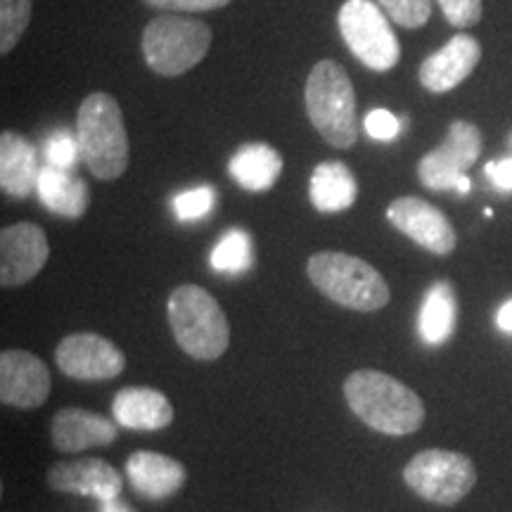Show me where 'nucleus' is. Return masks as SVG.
<instances>
[{
	"label": "nucleus",
	"instance_id": "obj_21",
	"mask_svg": "<svg viewBox=\"0 0 512 512\" xmlns=\"http://www.w3.org/2000/svg\"><path fill=\"white\" fill-rule=\"evenodd\" d=\"M230 176L238 181L245 190L264 192L273 188L275 181L283 171V157L275 147L266 143H249L242 145L228 164Z\"/></svg>",
	"mask_w": 512,
	"mask_h": 512
},
{
	"label": "nucleus",
	"instance_id": "obj_33",
	"mask_svg": "<svg viewBox=\"0 0 512 512\" xmlns=\"http://www.w3.org/2000/svg\"><path fill=\"white\" fill-rule=\"evenodd\" d=\"M496 323H498V328H501V330L512 332V302H508L501 311H498Z\"/></svg>",
	"mask_w": 512,
	"mask_h": 512
},
{
	"label": "nucleus",
	"instance_id": "obj_19",
	"mask_svg": "<svg viewBox=\"0 0 512 512\" xmlns=\"http://www.w3.org/2000/svg\"><path fill=\"white\" fill-rule=\"evenodd\" d=\"M38 159L34 145L15 131L0 136V188L15 200H27L38 185Z\"/></svg>",
	"mask_w": 512,
	"mask_h": 512
},
{
	"label": "nucleus",
	"instance_id": "obj_9",
	"mask_svg": "<svg viewBox=\"0 0 512 512\" xmlns=\"http://www.w3.org/2000/svg\"><path fill=\"white\" fill-rule=\"evenodd\" d=\"M479 152H482L479 128L470 121H453L444 143L420 159V183L434 192L458 190L460 195H467L470 192L467 169H472V164L477 162Z\"/></svg>",
	"mask_w": 512,
	"mask_h": 512
},
{
	"label": "nucleus",
	"instance_id": "obj_15",
	"mask_svg": "<svg viewBox=\"0 0 512 512\" xmlns=\"http://www.w3.org/2000/svg\"><path fill=\"white\" fill-rule=\"evenodd\" d=\"M482 46L475 36L458 34L420 64V83L430 93H448L475 72Z\"/></svg>",
	"mask_w": 512,
	"mask_h": 512
},
{
	"label": "nucleus",
	"instance_id": "obj_27",
	"mask_svg": "<svg viewBox=\"0 0 512 512\" xmlns=\"http://www.w3.org/2000/svg\"><path fill=\"white\" fill-rule=\"evenodd\" d=\"M216 204V192L209 185H200V188L185 190L174 200V211L181 221H197L204 219Z\"/></svg>",
	"mask_w": 512,
	"mask_h": 512
},
{
	"label": "nucleus",
	"instance_id": "obj_22",
	"mask_svg": "<svg viewBox=\"0 0 512 512\" xmlns=\"http://www.w3.org/2000/svg\"><path fill=\"white\" fill-rule=\"evenodd\" d=\"M309 195L318 211L337 214L356 202V178L344 162H323L313 169Z\"/></svg>",
	"mask_w": 512,
	"mask_h": 512
},
{
	"label": "nucleus",
	"instance_id": "obj_4",
	"mask_svg": "<svg viewBox=\"0 0 512 512\" xmlns=\"http://www.w3.org/2000/svg\"><path fill=\"white\" fill-rule=\"evenodd\" d=\"M306 273L318 292L351 311H380L392 297L382 273L354 254L318 252L306 264Z\"/></svg>",
	"mask_w": 512,
	"mask_h": 512
},
{
	"label": "nucleus",
	"instance_id": "obj_2",
	"mask_svg": "<svg viewBox=\"0 0 512 512\" xmlns=\"http://www.w3.org/2000/svg\"><path fill=\"white\" fill-rule=\"evenodd\" d=\"M178 347L197 361H216L230 344V323L211 294L200 285H181L166 304Z\"/></svg>",
	"mask_w": 512,
	"mask_h": 512
},
{
	"label": "nucleus",
	"instance_id": "obj_25",
	"mask_svg": "<svg viewBox=\"0 0 512 512\" xmlns=\"http://www.w3.org/2000/svg\"><path fill=\"white\" fill-rule=\"evenodd\" d=\"M31 0H0V53L8 55L29 27Z\"/></svg>",
	"mask_w": 512,
	"mask_h": 512
},
{
	"label": "nucleus",
	"instance_id": "obj_8",
	"mask_svg": "<svg viewBox=\"0 0 512 512\" xmlns=\"http://www.w3.org/2000/svg\"><path fill=\"white\" fill-rule=\"evenodd\" d=\"M403 479L425 501L437 505H456L477 484L475 463L463 453L430 448L408 460Z\"/></svg>",
	"mask_w": 512,
	"mask_h": 512
},
{
	"label": "nucleus",
	"instance_id": "obj_11",
	"mask_svg": "<svg viewBox=\"0 0 512 512\" xmlns=\"http://www.w3.org/2000/svg\"><path fill=\"white\" fill-rule=\"evenodd\" d=\"M387 219L396 230L408 235L415 245L437 256H448L456 249V230L446 214L420 197H399L387 207Z\"/></svg>",
	"mask_w": 512,
	"mask_h": 512
},
{
	"label": "nucleus",
	"instance_id": "obj_3",
	"mask_svg": "<svg viewBox=\"0 0 512 512\" xmlns=\"http://www.w3.org/2000/svg\"><path fill=\"white\" fill-rule=\"evenodd\" d=\"M81 157L100 181H114L128 166V136L119 102L110 93H91L76 117Z\"/></svg>",
	"mask_w": 512,
	"mask_h": 512
},
{
	"label": "nucleus",
	"instance_id": "obj_5",
	"mask_svg": "<svg viewBox=\"0 0 512 512\" xmlns=\"http://www.w3.org/2000/svg\"><path fill=\"white\" fill-rule=\"evenodd\" d=\"M306 114L325 143L349 150L356 143V98L342 64L320 60L306 79Z\"/></svg>",
	"mask_w": 512,
	"mask_h": 512
},
{
	"label": "nucleus",
	"instance_id": "obj_29",
	"mask_svg": "<svg viewBox=\"0 0 512 512\" xmlns=\"http://www.w3.org/2000/svg\"><path fill=\"white\" fill-rule=\"evenodd\" d=\"M441 10L448 19V24L456 29L475 27L482 19V0H439Z\"/></svg>",
	"mask_w": 512,
	"mask_h": 512
},
{
	"label": "nucleus",
	"instance_id": "obj_13",
	"mask_svg": "<svg viewBox=\"0 0 512 512\" xmlns=\"http://www.w3.org/2000/svg\"><path fill=\"white\" fill-rule=\"evenodd\" d=\"M48 366L36 354L8 349L0 354V399L5 406L31 408L43 406L50 394Z\"/></svg>",
	"mask_w": 512,
	"mask_h": 512
},
{
	"label": "nucleus",
	"instance_id": "obj_35",
	"mask_svg": "<svg viewBox=\"0 0 512 512\" xmlns=\"http://www.w3.org/2000/svg\"><path fill=\"white\" fill-rule=\"evenodd\" d=\"M508 145H510V150H512V131H510V136H508Z\"/></svg>",
	"mask_w": 512,
	"mask_h": 512
},
{
	"label": "nucleus",
	"instance_id": "obj_34",
	"mask_svg": "<svg viewBox=\"0 0 512 512\" xmlns=\"http://www.w3.org/2000/svg\"><path fill=\"white\" fill-rule=\"evenodd\" d=\"M100 512H133V510L126 508V505L119 501H107V503H100Z\"/></svg>",
	"mask_w": 512,
	"mask_h": 512
},
{
	"label": "nucleus",
	"instance_id": "obj_17",
	"mask_svg": "<svg viewBox=\"0 0 512 512\" xmlns=\"http://www.w3.org/2000/svg\"><path fill=\"white\" fill-rule=\"evenodd\" d=\"M126 477L140 496L150 501L174 496L183 489L188 472L183 463L155 451H136L126 460Z\"/></svg>",
	"mask_w": 512,
	"mask_h": 512
},
{
	"label": "nucleus",
	"instance_id": "obj_12",
	"mask_svg": "<svg viewBox=\"0 0 512 512\" xmlns=\"http://www.w3.org/2000/svg\"><path fill=\"white\" fill-rule=\"evenodd\" d=\"M50 256L46 233L36 223H15L0 230V283L19 287L41 273Z\"/></svg>",
	"mask_w": 512,
	"mask_h": 512
},
{
	"label": "nucleus",
	"instance_id": "obj_28",
	"mask_svg": "<svg viewBox=\"0 0 512 512\" xmlns=\"http://www.w3.org/2000/svg\"><path fill=\"white\" fill-rule=\"evenodd\" d=\"M43 155H46L48 166L72 171L76 159H79V155H81L79 138L69 136L67 131H57L46 140V150H43Z\"/></svg>",
	"mask_w": 512,
	"mask_h": 512
},
{
	"label": "nucleus",
	"instance_id": "obj_32",
	"mask_svg": "<svg viewBox=\"0 0 512 512\" xmlns=\"http://www.w3.org/2000/svg\"><path fill=\"white\" fill-rule=\"evenodd\" d=\"M484 171L498 190L512 192V157L501 159V162H489L484 166Z\"/></svg>",
	"mask_w": 512,
	"mask_h": 512
},
{
	"label": "nucleus",
	"instance_id": "obj_20",
	"mask_svg": "<svg viewBox=\"0 0 512 512\" xmlns=\"http://www.w3.org/2000/svg\"><path fill=\"white\" fill-rule=\"evenodd\" d=\"M36 192L48 211L64 219H81L91 202L88 185L69 169H55V166L41 169Z\"/></svg>",
	"mask_w": 512,
	"mask_h": 512
},
{
	"label": "nucleus",
	"instance_id": "obj_24",
	"mask_svg": "<svg viewBox=\"0 0 512 512\" xmlns=\"http://www.w3.org/2000/svg\"><path fill=\"white\" fill-rule=\"evenodd\" d=\"M254 264L252 238L245 230L233 228L219 240V245L211 252V268L219 273H245Z\"/></svg>",
	"mask_w": 512,
	"mask_h": 512
},
{
	"label": "nucleus",
	"instance_id": "obj_26",
	"mask_svg": "<svg viewBox=\"0 0 512 512\" xmlns=\"http://www.w3.org/2000/svg\"><path fill=\"white\" fill-rule=\"evenodd\" d=\"M377 5L387 12L392 22L406 29L425 27L432 17L430 0H377Z\"/></svg>",
	"mask_w": 512,
	"mask_h": 512
},
{
	"label": "nucleus",
	"instance_id": "obj_18",
	"mask_svg": "<svg viewBox=\"0 0 512 512\" xmlns=\"http://www.w3.org/2000/svg\"><path fill=\"white\" fill-rule=\"evenodd\" d=\"M112 415L126 430L157 432L174 422V406L159 389L126 387L114 396Z\"/></svg>",
	"mask_w": 512,
	"mask_h": 512
},
{
	"label": "nucleus",
	"instance_id": "obj_14",
	"mask_svg": "<svg viewBox=\"0 0 512 512\" xmlns=\"http://www.w3.org/2000/svg\"><path fill=\"white\" fill-rule=\"evenodd\" d=\"M48 486L60 494L91 496L100 503L117 501L124 479L102 458H76L55 463L48 470Z\"/></svg>",
	"mask_w": 512,
	"mask_h": 512
},
{
	"label": "nucleus",
	"instance_id": "obj_7",
	"mask_svg": "<svg viewBox=\"0 0 512 512\" xmlns=\"http://www.w3.org/2000/svg\"><path fill=\"white\" fill-rule=\"evenodd\" d=\"M339 34L351 53L373 72H389L401 57L399 38L373 0H347L337 15Z\"/></svg>",
	"mask_w": 512,
	"mask_h": 512
},
{
	"label": "nucleus",
	"instance_id": "obj_23",
	"mask_svg": "<svg viewBox=\"0 0 512 512\" xmlns=\"http://www.w3.org/2000/svg\"><path fill=\"white\" fill-rule=\"evenodd\" d=\"M456 313L458 306L451 283H446V280L434 283L430 290H427L425 302H422L420 309V337L425 339L427 344H432V347L444 344L446 339L453 335V328H456Z\"/></svg>",
	"mask_w": 512,
	"mask_h": 512
},
{
	"label": "nucleus",
	"instance_id": "obj_10",
	"mask_svg": "<svg viewBox=\"0 0 512 512\" xmlns=\"http://www.w3.org/2000/svg\"><path fill=\"white\" fill-rule=\"evenodd\" d=\"M57 368L72 380H112L124 373L126 356L107 337L76 332L55 349Z\"/></svg>",
	"mask_w": 512,
	"mask_h": 512
},
{
	"label": "nucleus",
	"instance_id": "obj_30",
	"mask_svg": "<svg viewBox=\"0 0 512 512\" xmlns=\"http://www.w3.org/2000/svg\"><path fill=\"white\" fill-rule=\"evenodd\" d=\"M363 126H366V133L370 138L382 140V143H384V140H394L401 131V121L387 110L368 112V117H366V121H363Z\"/></svg>",
	"mask_w": 512,
	"mask_h": 512
},
{
	"label": "nucleus",
	"instance_id": "obj_31",
	"mask_svg": "<svg viewBox=\"0 0 512 512\" xmlns=\"http://www.w3.org/2000/svg\"><path fill=\"white\" fill-rule=\"evenodd\" d=\"M143 3L162 12H209L226 8L230 0H143Z\"/></svg>",
	"mask_w": 512,
	"mask_h": 512
},
{
	"label": "nucleus",
	"instance_id": "obj_6",
	"mask_svg": "<svg viewBox=\"0 0 512 512\" xmlns=\"http://www.w3.org/2000/svg\"><path fill=\"white\" fill-rule=\"evenodd\" d=\"M211 46V29L200 19L166 12L143 31L147 67L162 76H181L200 64Z\"/></svg>",
	"mask_w": 512,
	"mask_h": 512
},
{
	"label": "nucleus",
	"instance_id": "obj_16",
	"mask_svg": "<svg viewBox=\"0 0 512 512\" xmlns=\"http://www.w3.org/2000/svg\"><path fill=\"white\" fill-rule=\"evenodd\" d=\"M119 434V422L86 408H62L50 422L53 446L62 453H81L88 448L112 444Z\"/></svg>",
	"mask_w": 512,
	"mask_h": 512
},
{
	"label": "nucleus",
	"instance_id": "obj_1",
	"mask_svg": "<svg viewBox=\"0 0 512 512\" xmlns=\"http://www.w3.org/2000/svg\"><path fill=\"white\" fill-rule=\"evenodd\" d=\"M349 408L370 430L403 437L413 434L425 420V403L411 387L380 370H356L344 380Z\"/></svg>",
	"mask_w": 512,
	"mask_h": 512
}]
</instances>
